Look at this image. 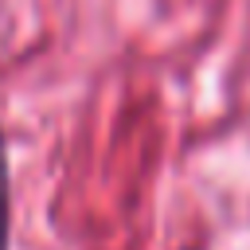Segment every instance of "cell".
Instances as JSON below:
<instances>
[{"instance_id": "cell-1", "label": "cell", "mask_w": 250, "mask_h": 250, "mask_svg": "<svg viewBox=\"0 0 250 250\" xmlns=\"http://www.w3.org/2000/svg\"><path fill=\"white\" fill-rule=\"evenodd\" d=\"M0 250H12V168L4 133H0Z\"/></svg>"}]
</instances>
